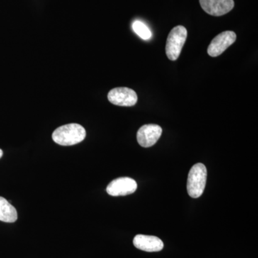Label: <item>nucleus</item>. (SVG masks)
Returning <instances> with one entry per match:
<instances>
[{
	"label": "nucleus",
	"mask_w": 258,
	"mask_h": 258,
	"mask_svg": "<svg viewBox=\"0 0 258 258\" xmlns=\"http://www.w3.org/2000/svg\"><path fill=\"white\" fill-rule=\"evenodd\" d=\"M237 35L232 31H225L217 35L210 42L208 49V55L217 57L221 55L236 41Z\"/></svg>",
	"instance_id": "obj_5"
},
{
	"label": "nucleus",
	"mask_w": 258,
	"mask_h": 258,
	"mask_svg": "<svg viewBox=\"0 0 258 258\" xmlns=\"http://www.w3.org/2000/svg\"><path fill=\"white\" fill-rule=\"evenodd\" d=\"M18 220V212L4 198L0 197V221L13 223Z\"/></svg>",
	"instance_id": "obj_10"
},
{
	"label": "nucleus",
	"mask_w": 258,
	"mask_h": 258,
	"mask_svg": "<svg viewBox=\"0 0 258 258\" xmlns=\"http://www.w3.org/2000/svg\"><path fill=\"white\" fill-rule=\"evenodd\" d=\"M162 134L159 125L147 124L141 127L137 132V141L141 147L149 148L157 143Z\"/></svg>",
	"instance_id": "obj_7"
},
{
	"label": "nucleus",
	"mask_w": 258,
	"mask_h": 258,
	"mask_svg": "<svg viewBox=\"0 0 258 258\" xmlns=\"http://www.w3.org/2000/svg\"><path fill=\"white\" fill-rule=\"evenodd\" d=\"M134 245L146 252H159L164 248V242L156 236L137 235L134 237Z\"/></svg>",
	"instance_id": "obj_9"
},
{
	"label": "nucleus",
	"mask_w": 258,
	"mask_h": 258,
	"mask_svg": "<svg viewBox=\"0 0 258 258\" xmlns=\"http://www.w3.org/2000/svg\"><path fill=\"white\" fill-rule=\"evenodd\" d=\"M137 181L129 177H120L113 180L106 188L108 195L113 197L125 196L135 192Z\"/></svg>",
	"instance_id": "obj_6"
},
{
	"label": "nucleus",
	"mask_w": 258,
	"mask_h": 258,
	"mask_svg": "<svg viewBox=\"0 0 258 258\" xmlns=\"http://www.w3.org/2000/svg\"><path fill=\"white\" fill-rule=\"evenodd\" d=\"M3 152L2 149H0V159H1L2 157H3Z\"/></svg>",
	"instance_id": "obj_12"
},
{
	"label": "nucleus",
	"mask_w": 258,
	"mask_h": 258,
	"mask_svg": "<svg viewBox=\"0 0 258 258\" xmlns=\"http://www.w3.org/2000/svg\"><path fill=\"white\" fill-rule=\"evenodd\" d=\"M108 101L119 106H133L138 101L137 93L126 87L115 88L108 94Z\"/></svg>",
	"instance_id": "obj_4"
},
{
	"label": "nucleus",
	"mask_w": 258,
	"mask_h": 258,
	"mask_svg": "<svg viewBox=\"0 0 258 258\" xmlns=\"http://www.w3.org/2000/svg\"><path fill=\"white\" fill-rule=\"evenodd\" d=\"M205 13L212 16H222L230 13L235 6L233 0H200Z\"/></svg>",
	"instance_id": "obj_8"
},
{
	"label": "nucleus",
	"mask_w": 258,
	"mask_h": 258,
	"mask_svg": "<svg viewBox=\"0 0 258 258\" xmlns=\"http://www.w3.org/2000/svg\"><path fill=\"white\" fill-rule=\"evenodd\" d=\"M208 171L206 166L201 163L195 164L191 168L188 175V194L191 198H198L202 196L206 186Z\"/></svg>",
	"instance_id": "obj_2"
},
{
	"label": "nucleus",
	"mask_w": 258,
	"mask_h": 258,
	"mask_svg": "<svg viewBox=\"0 0 258 258\" xmlns=\"http://www.w3.org/2000/svg\"><path fill=\"white\" fill-rule=\"evenodd\" d=\"M132 27H133L134 31L143 40H149L152 37V32H151V30H149L147 25L142 23V22L137 20V21L134 22Z\"/></svg>",
	"instance_id": "obj_11"
},
{
	"label": "nucleus",
	"mask_w": 258,
	"mask_h": 258,
	"mask_svg": "<svg viewBox=\"0 0 258 258\" xmlns=\"http://www.w3.org/2000/svg\"><path fill=\"white\" fill-rule=\"evenodd\" d=\"M187 37V30L179 25L172 29L166 40V53L170 60H177Z\"/></svg>",
	"instance_id": "obj_3"
},
{
	"label": "nucleus",
	"mask_w": 258,
	"mask_h": 258,
	"mask_svg": "<svg viewBox=\"0 0 258 258\" xmlns=\"http://www.w3.org/2000/svg\"><path fill=\"white\" fill-rule=\"evenodd\" d=\"M86 129L78 123L62 125L54 131L52 140L61 146H73L81 143L86 138Z\"/></svg>",
	"instance_id": "obj_1"
}]
</instances>
